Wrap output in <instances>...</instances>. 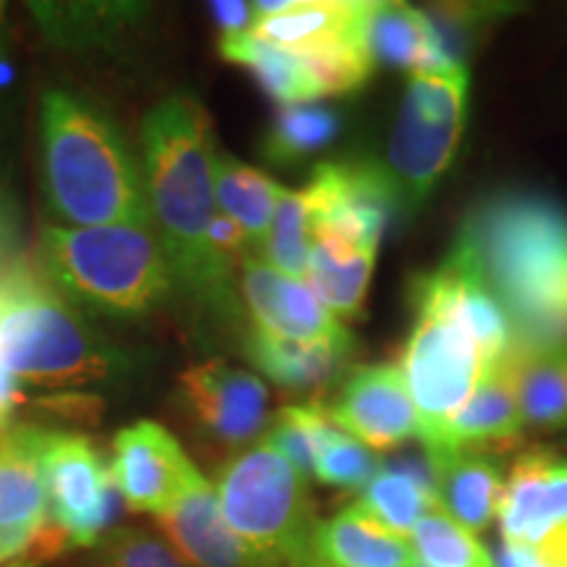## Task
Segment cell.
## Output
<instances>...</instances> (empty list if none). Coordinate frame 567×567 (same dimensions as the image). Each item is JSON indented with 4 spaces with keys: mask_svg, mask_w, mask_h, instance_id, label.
Listing matches in <instances>:
<instances>
[{
    "mask_svg": "<svg viewBox=\"0 0 567 567\" xmlns=\"http://www.w3.org/2000/svg\"><path fill=\"white\" fill-rule=\"evenodd\" d=\"M216 494L226 526L266 567H313L308 478L264 439L221 467Z\"/></svg>",
    "mask_w": 567,
    "mask_h": 567,
    "instance_id": "6",
    "label": "cell"
},
{
    "mask_svg": "<svg viewBox=\"0 0 567 567\" xmlns=\"http://www.w3.org/2000/svg\"><path fill=\"white\" fill-rule=\"evenodd\" d=\"M334 429L337 425L331 423L323 405L305 402V405L284 408L276 415V421L268 425L264 442L287 457L305 478H310L316 471L318 450H321V444Z\"/></svg>",
    "mask_w": 567,
    "mask_h": 567,
    "instance_id": "32",
    "label": "cell"
},
{
    "mask_svg": "<svg viewBox=\"0 0 567 567\" xmlns=\"http://www.w3.org/2000/svg\"><path fill=\"white\" fill-rule=\"evenodd\" d=\"M368 40H371L373 61L402 66L410 74L415 71L436 74V71L463 66L444 51L434 19L408 3H373Z\"/></svg>",
    "mask_w": 567,
    "mask_h": 567,
    "instance_id": "23",
    "label": "cell"
},
{
    "mask_svg": "<svg viewBox=\"0 0 567 567\" xmlns=\"http://www.w3.org/2000/svg\"><path fill=\"white\" fill-rule=\"evenodd\" d=\"M34 423H11L0 434V559L11 563L48 528V496L34 455Z\"/></svg>",
    "mask_w": 567,
    "mask_h": 567,
    "instance_id": "17",
    "label": "cell"
},
{
    "mask_svg": "<svg viewBox=\"0 0 567 567\" xmlns=\"http://www.w3.org/2000/svg\"><path fill=\"white\" fill-rule=\"evenodd\" d=\"M218 53L224 61L250 69L266 95H271L279 105H308L321 97L302 55L281 51L255 34L218 40Z\"/></svg>",
    "mask_w": 567,
    "mask_h": 567,
    "instance_id": "29",
    "label": "cell"
},
{
    "mask_svg": "<svg viewBox=\"0 0 567 567\" xmlns=\"http://www.w3.org/2000/svg\"><path fill=\"white\" fill-rule=\"evenodd\" d=\"M413 305L417 318L400 368L417 413V439L425 452H436L450 423L463 413L494 365L484 358L471 329L450 310L429 300H413Z\"/></svg>",
    "mask_w": 567,
    "mask_h": 567,
    "instance_id": "7",
    "label": "cell"
},
{
    "mask_svg": "<svg viewBox=\"0 0 567 567\" xmlns=\"http://www.w3.org/2000/svg\"><path fill=\"white\" fill-rule=\"evenodd\" d=\"M142 158L153 229L166 252L174 287L205 316L237 318L231 260L213 250L216 142L203 103L189 92L166 95L142 118Z\"/></svg>",
    "mask_w": 567,
    "mask_h": 567,
    "instance_id": "1",
    "label": "cell"
},
{
    "mask_svg": "<svg viewBox=\"0 0 567 567\" xmlns=\"http://www.w3.org/2000/svg\"><path fill=\"white\" fill-rule=\"evenodd\" d=\"M496 520L502 544L567 567V460L551 450L523 452L505 478Z\"/></svg>",
    "mask_w": 567,
    "mask_h": 567,
    "instance_id": "10",
    "label": "cell"
},
{
    "mask_svg": "<svg viewBox=\"0 0 567 567\" xmlns=\"http://www.w3.org/2000/svg\"><path fill=\"white\" fill-rule=\"evenodd\" d=\"M0 565H6V563H3V559H0Z\"/></svg>",
    "mask_w": 567,
    "mask_h": 567,
    "instance_id": "44",
    "label": "cell"
},
{
    "mask_svg": "<svg viewBox=\"0 0 567 567\" xmlns=\"http://www.w3.org/2000/svg\"><path fill=\"white\" fill-rule=\"evenodd\" d=\"M523 423L536 431L567 425V342L517 347L507 352Z\"/></svg>",
    "mask_w": 567,
    "mask_h": 567,
    "instance_id": "25",
    "label": "cell"
},
{
    "mask_svg": "<svg viewBox=\"0 0 567 567\" xmlns=\"http://www.w3.org/2000/svg\"><path fill=\"white\" fill-rule=\"evenodd\" d=\"M496 567H555L544 559H538L536 555H530L528 549L520 547H509V544H502L499 555H496Z\"/></svg>",
    "mask_w": 567,
    "mask_h": 567,
    "instance_id": "41",
    "label": "cell"
},
{
    "mask_svg": "<svg viewBox=\"0 0 567 567\" xmlns=\"http://www.w3.org/2000/svg\"><path fill=\"white\" fill-rule=\"evenodd\" d=\"M302 195L310 234H331L373 250H379L389 221L402 208L392 176L373 161L321 163Z\"/></svg>",
    "mask_w": 567,
    "mask_h": 567,
    "instance_id": "11",
    "label": "cell"
},
{
    "mask_svg": "<svg viewBox=\"0 0 567 567\" xmlns=\"http://www.w3.org/2000/svg\"><path fill=\"white\" fill-rule=\"evenodd\" d=\"M42 413L59 415L63 421L74 423H97L103 415V400L95 394L80 392V389H66V392H48L40 394L38 400H27Z\"/></svg>",
    "mask_w": 567,
    "mask_h": 567,
    "instance_id": "36",
    "label": "cell"
},
{
    "mask_svg": "<svg viewBox=\"0 0 567 567\" xmlns=\"http://www.w3.org/2000/svg\"><path fill=\"white\" fill-rule=\"evenodd\" d=\"M179 396L197 429L226 450L252 444L271 425L264 381L221 358L182 371Z\"/></svg>",
    "mask_w": 567,
    "mask_h": 567,
    "instance_id": "13",
    "label": "cell"
},
{
    "mask_svg": "<svg viewBox=\"0 0 567 567\" xmlns=\"http://www.w3.org/2000/svg\"><path fill=\"white\" fill-rule=\"evenodd\" d=\"M3 42H6V6L0 3V51H6Z\"/></svg>",
    "mask_w": 567,
    "mask_h": 567,
    "instance_id": "43",
    "label": "cell"
},
{
    "mask_svg": "<svg viewBox=\"0 0 567 567\" xmlns=\"http://www.w3.org/2000/svg\"><path fill=\"white\" fill-rule=\"evenodd\" d=\"M21 405H27L24 381H19L17 375L0 365V434L13 423L11 417Z\"/></svg>",
    "mask_w": 567,
    "mask_h": 567,
    "instance_id": "40",
    "label": "cell"
},
{
    "mask_svg": "<svg viewBox=\"0 0 567 567\" xmlns=\"http://www.w3.org/2000/svg\"><path fill=\"white\" fill-rule=\"evenodd\" d=\"M21 260L19 221L9 197L0 189V268H11Z\"/></svg>",
    "mask_w": 567,
    "mask_h": 567,
    "instance_id": "39",
    "label": "cell"
},
{
    "mask_svg": "<svg viewBox=\"0 0 567 567\" xmlns=\"http://www.w3.org/2000/svg\"><path fill=\"white\" fill-rule=\"evenodd\" d=\"M111 452V481L132 513L166 515L203 476L172 431L155 421L126 425Z\"/></svg>",
    "mask_w": 567,
    "mask_h": 567,
    "instance_id": "12",
    "label": "cell"
},
{
    "mask_svg": "<svg viewBox=\"0 0 567 567\" xmlns=\"http://www.w3.org/2000/svg\"><path fill=\"white\" fill-rule=\"evenodd\" d=\"M210 245L213 250L229 260L237 258V255L247 258V250H250V239H247L243 226L234 221V218L224 216V213H218L216 221L210 226Z\"/></svg>",
    "mask_w": 567,
    "mask_h": 567,
    "instance_id": "38",
    "label": "cell"
},
{
    "mask_svg": "<svg viewBox=\"0 0 567 567\" xmlns=\"http://www.w3.org/2000/svg\"><path fill=\"white\" fill-rule=\"evenodd\" d=\"M281 193V184L260 168L234 158L229 153H216L218 213L243 226L255 250H264Z\"/></svg>",
    "mask_w": 567,
    "mask_h": 567,
    "instance_id": "28",
    "label": "cell"
},
{
    "mask_svg": "<svg viewBox=\"0 0 567 567\" xmlns=\"http://www.w3.org/2000/svg\"><path fill=\"white\" fill-rule=\"evenodd\" d=\"M255 6V38L295 55L371 53L373 3L363 0H271ZM373 55V53H371Z\"/></svg>",
    "mask_w": 567,
    "mask_h": 567,
    "instance_id": "14",
    "label": "cell"
},
{
    "mask_svg": "<svg viewBox=\"0 0 567 567\" xmlns=\"http://www.w3.org/2000/svg\"><path fill=\"white\" fill-rule=\"evenodd\" d=\"M417 567H496L494 557L473 530L460 526L442 509H429L410 534Z\"/></svg>",
    "mask_w": 567,
    "mask_h": 567,
    "instance_id": "31",
    "label": "cell"
},
{
    "mask_svg": "<svg viewBox=\"0 0 567 567\" xmlns=\"http://www.w3.org/2000/svg\"><path fill=\"white\" fill-rule=\"evenodd\" d=\"M313 567H417L410 538L371 520L358 505L318 520Z\"/></svg>",
    "mask_w": 567,
    "mask_h": 567,
    "instance_id": "20",
    "label": "cell"
},
{
    "mask_svg": "<svg viewBox=\"0 0 567 567\" xmlns=\"http://www.w3.org/2000/svg\"><path fill=\"white\" fill-rule=\"evenodd\" d=\"M352 347L300 344L252 329L245 339V354L266 379L292 394L323 392L344 371Z\"/></svg>",
    "mask_w": 567,
    "mask_h": 567,
    "instance_id": "24",
    "label": "cell"
},
{
    "mask_svg": "<svg viewBox=\"0 0 567 567\" xmlns=\"http://www.w3.org/2000/svg\"><path fill=\"white\" fill-rule=\"evenodd\" d=\"M467 111V69L415 71L389 140V166L400 205L417 208L455 161Z\"/></svg>",
    "mask_w": 567,
    "mask_h": 567,
    "instance_id": "8",
    "label": "cell"
},
{
    "mask_svg": "<svg viewBox=\"0 0 567 567\" xmlns=\"http://www.w3.org/2000/svg\"><path fill=\"white\" fill-rule=\"evenodd\" d=\"M42 34L66 51H109L145 21L142 3H30Z\"/></svg>",
    "mask_w": 567,
    "mask_h": 567,
    "instance_id": "22",
    "label": "cell"
},
{
    "mask_svg": "<svg viewBox=\"0 0 567 567\" xmlns=\"http://www.w3.org/2000/svg\"><path fill=\"white\" fill-rule=\"evenodd\" d=\"M505 310L513 344L567 342V210L534 193L473 208L455 243Z\"/></svg>",
    "mask_w": 567,
    "mask_h": 567,
    "instance_id": "2",
    "label": "cell"
},
{
    "mask_svg": "<svg viewBox=\"0 0 567 567\" xmlns=\"http://www.w3.org/2000/svg\"><path fill=\"white\" fill-rule=\"evenodd\" d=\"M354 505L379 526L410 538L417 520L436 507L431 471L423 452L421 457H402L394 465L379 467V473L368 481Z\"/></svg>",
    "mask_w": 567,
    "mask_h": 567,
    "instance_id": "27",
    "label": "cell"
},
{
    "mask_svg": "<svg viewBox=\"0 0 567 567\" xmlns=\"http://www.w3.org/2000/svg\"><path fill=\"white\" fill-rule=\"evenodd\" d=\"M95 567H193L163 538L140 528H113L95 547Z\"/></svg>",
    "mask_w": 567,
    "mask_h": 567,
    "instance_id": "35",
    "label": "cell"
},
{
    "mask_svg": "<svg viewBox=\"0 0 567 567\" xmlns=\"http://www.w3.org/2000/svg\"><path fill=\"white\" fill-rule=\"evenodd\" d=\"M13 80V66L9 61V55H6V51H0V90L9 87Z\"/></svg>",
    "mask_w": 567,
    "mask_h": 567,
    "instance_id": "42",
    "label": "cell"
},
{
    "mask_svg": "<svg viewBox=\"0 0 567 567\" xmlns=\"http://www.w3.org/2000/svg\"><path fill=\"white\" fill-rule=\"evenodd\" d=\"M40 184L59 221L153 226L130 142L109 113L71 90H48L40 101Z\"/></svg>",
    "mask_w": 567,
    "mask_h": 567,
    "instance_id": "3",
    "label": "cell"
},
{
    "mask_svg": "<svg viewBox=\"0 0 567 567\" xmlns=\"http://www.w3.org/2000/svg\"><path fill=\"white\" fill-rule=\"evenodd\" d=\"M379 457L365 444L334 429L318 450L313 476L326 486L344 488V492H363L368 481L379 473Z\"/></svg>",
    "mask_w": 567,
    "mask_h": 567,
    "instance_id": "34",
    "label": "cell"
},
{
    "mask_svg": "<svg viewBox=\"0 0 567 567\" xmlns=\"http://www.w3.org/2000/svg\"><path fill=\"white\" fill-rule=\"evenodd\" d=\"M310 216L302 189H287L279 197L271 231L264 245V260L289 279H308Z\"/></svg>",
    "mask_w": 567,
    "mask_h": 567,
    "instance_id": "33",
    "label": "cell"
},
{
    "mask_svg": "<svg viewBox=\"0 0 567 567\" xmlns=\"http://www.w3.org/2000/svg\"><path fill=\"white\" fill-rule=\"evenodd\" d=\"M339 130H342V122L334 111L313 103L281 105L264 140V155L276 166H292L323 151Z\"/></svg>",
    "mask_w": 567,
    "mask_h": 567,
    "instance_id": "30",
    "label": "cell"
},
{
    "mask_svg": "<svg viewBox=\"0 0 567 567\" xmlns=\"http://www.w3.org/2000/svg\"><path fill=\"white\" fill-rule=\"evenodd\" d=\"M34 455L45 484L48 523L61 530L69 549L97 547L124 505L101 450L74 431L38 425Z\"/></svg>",
    "mask_w": 567,
    "mask_h": 567,
    "instance_id": "9",
    "label": "cell"
},
{
    "mask_svg": "<svg viewBox=\"0 0 567 567\" xmlns=\"http://www.w3.org/2000/svg\"><path fill=\"white\" fill-rule=\"evenodd\" d=\"M339 431L368 450H394L417 439V413L405 373L394 363L363 365L344 381L337 402L326 408Z\"/></svg>",
    "mask_w": 567,
    "mask_h": 567,
    "instance_id": "16",
    "label": "cell"
},
{
    "mask_svg": "<svg viewBox=\"0 0 567 567\" xmlns=\"http://www.w3.org/2000/svg\"><path fill=\"white\" fill-rule=\"evenodd\" d=\"M243 295L255 329L300 344L354 347L342 321L331 313L308 281L289 279L258 255L243 258Z\"/></svg>",
    "mask_w": 567,
    "mask_h": 567,
    "instance_id": "15",
    "label": "cell"
},
{
    "mask_svg": "<svg viewBox=\"0 0 567 567\" xmlns=\"http://www.w3.org/2000/svg\"><path fill=\"white\" fill-rule=\"evenodd\" d=\"M0 365L19 381L66 392L132 371L130 354L82 321L27 260L6 276L0 292Z\"/></svg>",
    "mask_w": 567,
    "mask_h": 567,
    "instance_id": "5",
    "label": "cell"
},
{
    "mask_svg": "<svg viewBox=\"0 0 567 567\" xmlns=\"http://www.w3.org/2000/svg\"><path fill=\"white\" fill-rule=\"evenodd\" d=\"M423 455L431 471L436 507L473 534L492 526L505 494L499 463L481 450H452L436 455L423 452Z\"/></svg>",
    "mask_w": 567,
    "mask_h": 567,
    "instance_id": "19",
    "label": "cell"
},
{
    "mask_svg": "<svg viewBox=\"0 0 567 567\" xmlns=\"http://www.w3.org/2000/svg\"><path fill=\"white\" fill-rule=\"evenodd\" d=\"M523 429H526V423H523L520 405H517L513 371H509V360L505 354L484 375L463 413L450 423L442 450L436 452L481 450V446L492 444L507 446L515 439H520ZM436 452H429V455H436Z\"/></svg>",
    "mask_w": 567,
    "mask_h": 567,
    "instance_id": "21",
    "label": "cell"
},
{
    "mask_svg": "<svg viewBox=\"0 0 567 567\" xmlns=\"http://www.w3.org/2000/svg\"><path fill=\"white\" fill-rule=\"evenodd\" d=\"M40 274L71 308L142 318L174 292V276L153 226H45Z\"/></svg>",
    "mask_w": 567,
    "mask_h": 567,
    "instance_id": "4",
    "label": "cell"
},
{
    "mask_svg": "<svg viewBox=\"0 0 567 567\" xmlns=\"http://www.w3.org/2000/svg\"><path fill=\"white\" fill-rule=\"evenodd\" d=\"M155 520L168 544L193 567H266L226 526L216 486L205 476Z\"/></svg>",
    "mask_w": 567,
    "mask_h": 567,
    "instance_id": "18",
    "label": "cell"
},
{
    "mask_svg": "<svg viewBox=\"0 0 567 567\" xmlns=\"http://www.w3.org/2000/svg\"><path fill=\"white\" fill-rule=\"evenodd\" d=\"M210 17L221 32V40L252 34L255 21H258L255 6L243 3V0H216V3H210Z\"/></svg>",
    "mask_w": 567,
    "mask_h": 567,
    "instance_id": "37",
    "label": "cell"
},
{
    "mask_svg": "<svg viewBox=\"0 0 567 567\" xmlns=\"http://www.w3.org/2000/svg\"><path fill=\"white\" fill-rule=\"evenodd\" d=\"M373 247H360L331 234H310L308 281L337 318H354L363 310L375 266Z\"/></svg>",
    "mask_w": 567,
    "mask_h": 567,
    "instance_id": "26",
    "label": "cell"
}]
</instances>
